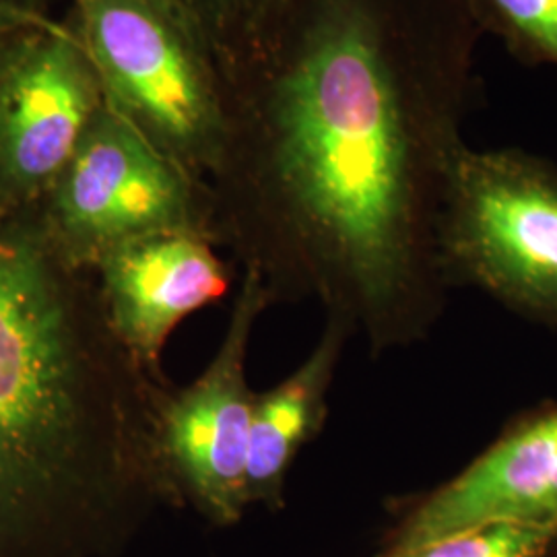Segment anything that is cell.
<instances>
[{
  "label": "cell",
  "mask_w": 557,
  "mask_h": 557,
  "mask_svg": "<svg viewBox=\"0 0 557 557\" xmlns=\"http://www.w3.org/2000/svg\"><path fill=\"white\" fill-rule=\"evenodd\" d=\"M473 20L518 59L557 66V0H465Z\"/></svg>",
  "instance_id": "cell-12"
},
{
  "label": "cell",
  "mask_w": 557,
  "mask_h": 557,
  "mask_svg": "<svg viewBox=\"0 0 557 557\" xmlns=\"http://www.w3.org/2000/svg\"><path fill=\"white\" fill-rule=\"evenodd\" d=\"M57 15H25L0 11V73L9 59L15 54L21 41L25 40L44 21Z\"/></svg>",
  "instance_id": "cell-14"
},
{
  "label": "cell",
  "mask_w": 557,
  "mask_h": 557,
  "mask_svg": "<svg viewBox=\"0 0 557 557\" xmlns=\"http://www.w3.org/2000/svg\"><path fill=\"white\" fill-rule=\"evenodd\" d=\"M475 20L465 0H298L220 60L213 238L273 306L312 299L372 356L432 335Z\"/></svg>",
  "instance_id": "cell-1"
},
{
  "label": "cell",
  "mask_w": 557,
  "mask_h": 557,
  "mask_svg": "<svg viewBox=\"0 0 557 557\" xmlns=\"http://www.w3.org/2000/svg\"><path fill=\"white\" fill-rule=\"evenodd\" d=\"M379 557H557V522H494Z\"/></svg>",
  "instance_id": "cell-11"
},
{
  "label": "cell",
  "mask_w": 557,
  "mask_h": 557,
  "mask_svg": "<svg viewBox=\"0 0 557 557\" xmlns=\"http://www.w3.org/2000/svg\"><path fill=\"white\" fill-rule=\"evenodd\" d=\"M106 101L73 21L38 25L0 73V199L40 205Z\"/></svg>",
  "instance_id": "cell-7"
},
{
  "label": "cell",
  "mask_w": 557,
  "mask_h": 557,
  "mask_svg": "<svg viewBox=\"0 0 557 557\" xmlns=\"http://www.w3.org/2000/svg\"><path fill=\"white\" fill-rule=\"evenodd\" d=\"M108 103L195 178L220 170L227 98L220 59L184 0H69Z\"/></svg>",
  "instance_id": "cell-3"
},
{
  "label": "cell",
  "mask_w": 557,
  "mask_h": 557,
  "mask_svg": "<svg viewBox=\"0 0 557 557\" xmlns=\"http://www.w3.org/2000/svg\"><path fill=\"white\" fill-rule=\"evenodd\" d=\"M38 211L60 255L85 271L122 244L160 232L190 230L215 242L209 184L168 158L108 101Z\"/></svg>",
  "instance_id": "cell-5"
},
{
  "label": "cell",
  "mask_w": 557,
  "mask_h": 557,
  "mask_svg": "<svg viewBox=\"0 0 557 557\" xmlns=\"http://www.w3.org/2000/svg\"><path fill=\"white\" fill-rule=\"evenodd\" d=\"M38 205L0 199V557H119L160 506L161 386Z\"/></svg>",
  "instance_id": "cell-2"
},
{
  "label": "cell",
  "mask_w": 557,
  "mask_h": 557,
  "mask_svg": "<svg viewBox=\"0 0 557 557\" xmlns=\"http://www.w3.org/2000/svg\"><path fill=\"white\" fill-rule=\"evenodd\" d=\"M273 306L259 275L244 271L220 349L199 379L163 384L156 403L161 471L180 506L213 527H234L248 504L246 462L257 393L246 376L255 326Z\"/></svg>",
  "instance_id": "cell-6"
},
{
  "label": "cell",
  "mask_w": 557,
  "mask_h": 557,
  "mask_svg": "<svg viewBox=\"0 0 557 557\" xmlns=\"http://www.w3.org/2000/svg\"><path fill=\"white\" fill-rule=\"evenodd\" d=\"M349 338L354 333L343 320L326 319L308 358L273 388L257 393L246 462L250 506L271 512L285 506L289 471L329 419V397Z\"/></svg>",
  "instance_id": "cell-10"
},
{
  "label": "cell",
  "mask_w": 557,
  "mask_h": 557,
  "mask_svg": "<svg viewBox=\"0 0 557 557\" xmlns=\"http://www.w3.org/2000/svg\"><path fill=\"white\" fill-rule=\"evenodd\" d=\"M494 522H557V403L512 419L455 478L403 502L382 552Z\"/></svg>",
  "instance_id": "cell-8"
},
{
  "label": "cell",
  "mask_w": 557,
  "mask_h": 557,
  "mask_svg": "<svg viewBox=\"0 0 557 557\" xmlns=\"http://www.w3.org/2000/svg\"><path fill=\"white\" fill-rule=\"evenodd\" d=\"M59 0H0V11L25 15H54Z\"/></svg>",
  "instance_id": "cell-15"
},
{
  "label": "cell",
  "mask_w": 557,
  "mask_h": 557,
  "mask_svg": "<svg viewBox=\"0 0 557 557\" xmlns=\"http://www.w3.org/2000/svg\"><path fill=\"white\" fill-rule=\"evenodd\" d=\"M197 15L218 52V59L234 54L298 0H184Z\"/></svg>",
  "instance_id": "cell-13"
},
{
  "label": "cell",
  "mask_w": 557,
  "mask_h": 557,
  "mask_svg": "<svg viewBox=\"0 0 557 557\" xmlns=\"http://www.w3.org/2000/svg\"><path fill=\"white\" fill-rule=\"evenodd\" d=\"M218 248L200 232H160L94 267L116 337L149 376L165 382L161 356L180 322L227 296L232 271Z\"/></svg>",
  "instance_id": "cell-9"
},
{
  "label": "cell",
  "mask_w": 557,
  "mask_h": 557,
  "mask_svg": "<svg viewBox=\"0 0 557 557\" xmlns=\"http://www.w3.org/2000/svg\"><path fill=\"white\" fill-rule=\"evenodd\" d=\"M453 287H473L557 331V168L520 149L462 145L450 165L438 230Z\"/></svg>",
  "instance_id": "cell-4"
}]
</instances>
